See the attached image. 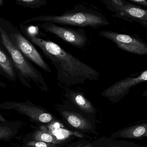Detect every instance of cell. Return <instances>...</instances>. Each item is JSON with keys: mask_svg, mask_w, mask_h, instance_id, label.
I'll list each match as a JSON object with an SVG mask.
<instances>
[{"mask_svg": "<svg viewBox=\"0 0 147 147\" xmlns=\"http://www.w3.org/2000/svg\"><path fill=\"white\" fill-rule=\"evenodd\" d=\"M99 147H141L134 143L123 141L114 140H107Z\"/></svg>", "mask_w": 147, "mask_h": 147, "instance_id": "obj_18", "label": "cell"}, {"mask_svg": "<svg viewBox=\"0 0 147 147\" xmlns=\"http://www.w3.org/2000/svg\"><path fill=\"white\" fill-rule=\"evenodd\" d=\"M62 102L63 104L57 105L56 109L71 126L81 130H89L91 128L90 121L80 112L75 110V106L67 100H63Z\"/></svg>", "mask_w": 147, "mask_h": 147, "instance_id": "obj_10", "label": "cell"}, {"mask_svg": "<svg viewBox=\"0 0 147 147\" xmlns=\"http://www.w3.org/2000/svg\"><path fill=\"white\" fill-rule=\"evenodd\" d=\"M110 9L116 16L130 22H136L147 28V11L143 7L125 0H107Z\"/></svg>", "mask_w": 147, "mask_h": 147, "instance_id": "obj_5", "label": "cell"}, {"mask_svg": "<svg viewBox=\"0 0 147 147\" xmlns=\"http://www.w3.org/2000/svg\"><path fill=\"white\" fill-rule=\"evenodd\" d=\"M16 3L31 9L38 8L47 4L45 0H15Z\"/></svg>", "mask_w": 147, "mask_h": 147, "instance_id": "obj_17", "label": "cell"}, {"mask_svg": "<svg viewBox=\"0 0 147 147\" xmlns=\"http://www.w3.org/2000/svg\"><path fill=\"white\" fill-rule=\"evenodd\" d=\"M32 21H41L54 24L95 28L110 24V22L104 17L92 13L85 12L65 13L60 16H36L27 20L23 23L25 24Z\"/></svg>", "mask_w": 147, "mask_h": 147, "instance_id": "obj_3", "label": "cell"}, {"mask_svg": "<svg viewBox=\"0 0 147 147\" xmlns=\"http://www.w3.org/2000/svg\"><path fill=\"white\" fill-rule=\"evenodd\" d=\"M3 5H4L3 0H0V7L3 6Z\"/></svg>", "mask_w": 147, "mask_h": 147, "instance_id": "obj_24", "label": "cell"}, {"mask_svg": "<svg viewBox=\"0 0 147 147\" xmlns=\"http://www.w3.org/2000/svg\"><path fill=\"white\" fill-rule=\"evenodd\" d=\"M32 132L28 133L26 137L39 141L44 142L48 143L59 144L61 143V141L57 139L50 130H48L45 127H33Z\"/></svg>", "mask_w": 147, "mask_h": 147, "instance_id": "obj_15", "label": "cell"}, {"mask_svg": "<svg viewBox=\"0 0 147 147\" xmlns=\"http://www.w3.org/2000/svg\"><path fill=\"white\" fill-rule=\"evenodd\" d=\"M91 144H88L86 145H85V146H77L76 147H91Z\"/></svg>", "mask_w": 147, "mask_h": 147, "instance_id": "obj_23", "label": "cell"}, {"mask_svg": "<svg viewBox=\"0 0 147 147\" xmlns=\"http://www.w3.org/2000/svg\"><path fill=\"white\" fill-rule=\"evenodd\" d=\"M22 124L20 121L0 122V141H11L18 134Z\"/></svg>", "mask_w": 147, "mask_h": 147, "instance_id": "obj_14", "label": "cell"}, {"mask_svg": "<svg viewBox=\"0 0 147 147\" xmlns=\"http://www.w3.org/2000/svg\"><path fill=\"white\" fill-rule=\"evenodd\" d=\"M98 34L111 40L122 50L136 55L147 54L146 43L141 39L110 31H102Z\"/></svg>", "mask_w": 147, "mask_h": 147, "instance_id": "obj_6", "label": "cell"}, {"mask_svg": "<svg viewBox=\"0 0 147 147\" xmlns=\"http://www.w3.org/2000/svg\"><path fill=\"white\" fill-rule=\"evenodd\" d=\"M22 147H58V144L35 140L24 136L21 142Z\"/></svg>", "mask_w": 147, "mask_h": 147, "instance_id": "obj_16", "label": "cell"}, {"mask_svg": "<svg viewBox=\"0 0 147 147\" xmlns=\"http://www.w3.org/2000/svg\"><path fill=\"white\" fill-rule=\"evenodd\" d=\"M0 86L3 88H6L7 86V85L5 83H3L2 81L0 80Z\"/></svg>", "mask_w": 147, "mask_h": 147, "instance_id": "obj_21", "label": "cell"}, {"mask_svg": "<svg viewBox=\"0 0 147 147\" xmlns=\"http://www.w3.org/2000/svg\"><path fill=\"white\" fill-rule=\"evenodd\" d=\"M9 37L20 51L28 60L35 64L46 72L51 73V68L45 62L35 47L21 34L19 32L13 33L10 34Z\"/></svg>", "mask_w": 147, "mask_h": 147, "instance_id": "obj_9", "label": "cell"}, {"mask_svg": "<svg viewBox=\"0 0 147 147\" xmlns=\"http://www.w3.org/2000/svg\"><path fill=\"white\" fill-rule=\"evenodd\" d=\"M28 38L41 50L57 70L58 80L66 86L98 81L99 72L66 51L58 44L26 33Z\"/></svg>", "mask_w": 147, "mask_h": 147, "instance_id": "obj_1", "label": "cell"}, {"mask_svg": "<svg viewBox=\"0 0 147 147\" xmlns=\"http://www.w3.org/2000/svg\"><path fill=\"white\" fill-rule=\"evenodd\" d=\"M128 1H130L135 4H138L145 7H147V0H128Z\"/></svg>", "mask_w": 147, "mask_h": 147, "instance_id": "obj_19", "label": "cell"}, {"mask_svg": "<svg viewBox=\"0 0 147 147\" xmlns=\"http://www.w3.org/2000/svg\"><path fill=\"white\" fill-rule=\"evenodd\" d=\"M147 80L146 70L136 77H129L119 80L104 90L101 96L108 98L112 104L116 103L122 100L132 87Z\"/></svg>", "mask_w": 147, "mask_h": 147, "instance_id": "obj_8", "label": "cell"}, {"mask_svg": "<svg viewBox=\"0 0 147 147\" xmlns=\"http://www.w3.org/2000/svg\"><path fill=\"white\" fill-rule=\"evenodd\" d=\"M0 109L16 111L39 125L52 123L55 121L54 116L46 109L29 101L22 102L6 101L0 104Z\"/></svg>", "mask_w": 147, "mask_h": 147, "instance_id": "obj_4", "label": "cell"}, {"mask_svg": "<svg viewBox=\"0 0 147 147\" xmlns=\"http://www.w3.org/2000/svg\"><path fill=\"white\" fill-rule=\"evenodd\" d=\"M41 27L46 32L54 34L65 42L79 49L84 48L88 42L85 31L81 28L64 27L49 22L42 23Z\"/></svg>", "mask_w": 147, "mask_h": 147, "instance_id": "obj_7", "label": "cell"}, {"mask_svg": "<svg viewBox=\"0 0 147 147\" xmlns=\"http://www.w3.org/2000/svg\"><path fill=\"white\" fill-rule=\"evenodd\" d=\"M113 138L141 139L147 136V123L130 126L120 130L113 134Z\"/></svg>", "mask_w": 147, "mask_h": 147, "instance_id": "obj_12", "label": "cell"}, {"mask_svg": "<svg viewBox=\"0 0 147 147\" xmlns=\"http://www.w3.org/2000/svg\"><path fill=\"white\" fill-rule=\"evenodd\" d=\"M7 121V120L5 119L4 117H3L2 114L0 113V122L5 121Z\"/></svg>", "mask_w": 147, "mask_h": 147, "instance_id": "obj_22", "label": "cell"}, {"mask_svg": "<svg viewBox=\"0 0 147 147\" xmlns=\"http://www.w3.org/2000/svg\"><path fill=\"white\" fill-rule=\"evenodd\" d=\"M64 96L70 103L83 112L89 115L96 113V109L93 104L80 92L67 88Z\"/></svg>", "mask_w": 147, "mask_h": 147, "instance_id": "obj_11", "label": "cell"}, {"mask_svg": "<svg viewBox=\"0 0 147 147\" xmlns=\"http://www.w3.org/2000/svg\"><path fill=\"white\" fill-rule=\"evenodd\" d=\"M0 36L2 44L8 53L21 82L28 88L32 89L28 82L33 81L41 90L46 92L48 91L49 88L41 74L20 51L12 42L9 36L1 28Z\"/></svg>", "mask_w": 147, "mask_h": 147, "instance_id": "obj_2", "label": "cell"}, {"mask_svg": "<svg viewBox=\"0 0 147 147\" xmlns=\"http://www.w3.org/2000/svg\"><path fill=\"white\" fill-rule=\"evenodd\" d=\"M7 147H22V143L16 141H13L10 142Z\"/></svg>", "mask_w": 147, "mask_h": 147, "instance_id": "obj_20", "label": "cell"}, {"mask_svg": "<svg viewBox=\"0 0 147 147\" xmlns=\"http://www.w3.org/2000/svg\"><path fill=\"white\" fill-rule=\"evenodd\" d=\"M0 74L11 81H16L17 74L9 56L0 48Z\"/></svg>", "mask_w": 147, "mask_h": 147, "instance_id": "obj_13", "label": "cell"}]
</instances>
